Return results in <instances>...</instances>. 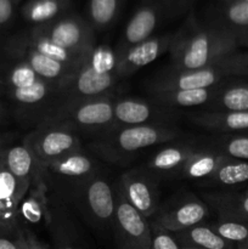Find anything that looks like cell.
<instances>
[{"label": "cell", "mask_w": 248, "mask_h": 249, "mask_svg": "<svg viewBox=\"0 0 248 249\" xmlns=\"http://www.w3.org/2000/svg\"><path fill=\"white\" fill-rule=\"evenodd\" d=\"M238 49L236 34L221 27L182 28L170 43V67L177 71H192L214 65Z\"/></svg>", "instance_id": "obj_1"}, {"label": "cell", "mask_w": 248, "mask_h": 249, "mask_svg": "<svg viewBox=\"0 0 248 249\" xmlns=\"http://www.w3.org/2000/svg\"><path fill=\"white\" fill-rule=\"evenodd\" d=\"M182 138L184 131L177 124L117 126L108 133L96 136L89 143V150L106 162L124 165L146 148Z\"/></svg>", "instance_id": "obj_2"}, {"label": "cell", "mask_w": 248, "mask_h": 249, "mask_svg": "<svg viewBox=\"0 0 248 249\" xmlns=\"http://www.w3.org/2000/svg\"><path fill=\"white\" fill-rule=\"evenodd\" d=\"M118 80L116 53L108 46H95L74 74L58 87L53 112L58 107L73 102L109 96Z\"/></svg>", "instance_id": "obj_3"}, {"label": "cell", "mask_w": 248, "mask_h": 249, "mask_svg": "<svg viewBox=\"0 0 248 249\" xmlns=\"http://www.w3.org/2000/svg\"><path fill=\"white\" fill-rule=\"evenodd\" d=\"M91 225L113 228L116 192L106 175L99 172L65 196Z\"/></svg>", "instance_id": "obj_4"}, {"label": "cell", "mask_w": 248, "mask_h": 249, "mask_svg": "<svg viewBox=\"0 0 248 249\" xmlns=\"http://www.w3.org/2000/svg\"><path fill=\"white\" fill-rule=\"evenodd\" d=\"M113 101L111 96H105L73 102L56 108L44 121L65 123L77 133L94 134L96 138L116 128Z\"/></svg>", "instance_id": "obj_5"}, {"label": "cell", "mask_w": 248, "mask_h": 249, "mask_svg": "<svg viewBox=\"0 0 248 249\" xmlns=\"http://www.w3.org/2000/svg\"><path fill=\"white\" fill-rule=\"evenodd\" d=\"M23 142L31 148L34 157L43 169L50 163L82 150L79 135L65 123L44 121L36 125Z\"/></svg>", "instance_id": "obj_6"}, {"label": "cell", "mask_w": 248, "mask_h": 249, "mask_svg": "<svg viewBox=\"0 0 248 249\" xmlns=\"http://www.w3.org/2000/svg\"><path fill=\"white\" fill-rule=\"evenodd\" d=\"M225 58L199 70L177 71L169 67L151 80L148 84V91L151 94V92L207 89V88L215 87L219 83L231 78Z\"/></svg>", "instance_id": "obj_7"}, {"label": "cell", "mask_w": 248, "mask_h": 249, "mask_svg": "<svg viewBox=\"0 0 248 249\" xmlns=\"http://www.w3.org/2000/svg\"><path fill=\"white\" fill-rule=\"evenodd\" d=\"M99 170V164L94 157L82 148L45 167L44 179L60 196L65 197L71 190L87 181Z\"/></svg>", "instance_id": "obj_8"}, {"label": "cell", "mask_w": 248, "mask_h": 249, "mask_svg": "<svg viewBox=\"0 0 248 249\" xmlns=\"http://www.w3.org/2000/svg\"><path fill=\"white\" fill-rule=\"evenodd\" d=\"M116 208L113 230L119 249H150L151 224L147 218L134 208L114 185Z\"/></svg>", "instance_id": "obj_9"}, {"label": "cell", "mask_w": 248, "mask_h": 249, "mask_svg": "<svg viewBox=\"0 0 248 249\" xmlns=\"http://www.w3.org/2000/svg\"><path fill=\"white\" fill-rule=\"evenodd\" d=\"M209 207L203 199L191 194L177 195L160 204L152 220L169 232H179L204 223L209 216Z\"/></svg>", "instance_id": "obj_10"}, {"label": "cell", "mask_w": 248, "mask_h": 249, "mask_svg": "<svg viewBox=\"0 0 248 249\" xmlns=\"http://www.w3.org/2000/svg\"><path fill=\"white\" fill-rule=\"evenodd\" d=\"M36 28L48 36L56 45L73 55L88 57L95 49L94 31L91 24L78 16H62L61 18Z\"/></svg>", "instance_id": "obj_11"}, {"label": "cell", "mask_w": 248, "mask_h": 249, "mask_svg": "<svg viewBox=\"0 0 248 249\" xmlns=\"http://www.w3.org/2000/svg\"><path fill=\"white\" fill-rule=\"evenodd\" d=\"M129 203L148 220L153 218L160 206L158 180L145 168H135L123 173L117 181Z\"/></svg>", "instance_id": "obj_12"}, {"label": "cell", "mask_w": 248, "mask_h": 249, "mask_svg": "<svg viewBox=\"0 0 248 249\" xmlns=\"http://www.w3.org/2000/svg\"><path fill=\"white\" fill-rule=\"evenodd\" d=\"M5 57L22 61L28 65L41 79L61 85L70 79L78 68L53 60L27 45L18 36H12L5 45Z\"/></svg>", "instance_id": "obj_13"}, {"label": "cell", "mask_w": 248, "mask_h": 249, "mask_svg": "<svg viewBox=\"0 0 248 249\" xmlns=\"http://www.w3.org/2000/svg\"><path fill=\"white\" fill-rule=\"evenodd\" d=\"M114 123L117 126L145 124H175L177 113L151 101L138 97H122L113 101Z\"/></svg>", "instance_id": "obj_14"}, {"label": "cell", "mask_w": 248, "mask_h": 249, "mask_svg": "<svg viewBox=\"0 0 248 249\" xmlns=\"http://www.w3.org/2000/svg\"><path fill=\"white\" fill-rule=\"evenodd\" d=\"M5 150V148H4ZM31 184L16 179L0 158V231L16 235L19 230L18 208L28 194Z\"/></svg>", "instance_id": "obj_15"}, {"label": "cell", "mask_w": 248, "mask_h": 249, "mask_svg": "<svg viewBox=\"0 0 248 249\" xmlns=\"http://www.w3.org/2000/svg\"><path fill=\"white\" fill-rule=\"evenodd\" d=\"M172 36H151L136 45L116 53V72L119 79L130 77L145 66L157 60L160 55L169 50Z\"/></svg>", "instance_id": "obj_16"}, {"label": "cell", "mask_w": 248, "mask_h": 249, "mask_svg": "<svg viewBox=\"0 0 248 249\" xmlns=\"http://www.w3.org/2000/svg\"><path fill=\"white\" fill-rule=\"evenodd\" d=\"M197 147L194 141L185 139L167 142L148 158L143 168L157 180L160 178L177 179Z\"/></svg>", "instance_id": "obj_17"}, {"label": "cell", "mask_w": 248, "mask_h": 249, "mask_svg": "<svg viewBox=\"0 0 248 249\" xmlns=\"http://www.w3.org/2000/svg\"><path fill=\"white\" fill-rule=\"evenodd\" d=\"M4 164L16 179L31 184V186L45 181L44 169L24 142L5 146Z\"/></svg>", "instance_id": "obj_18"}, {"label": "cell", "mask_w": 248, "mask_h": 249, "mask_svg": "<svg viewBox=\"0 0 248 249\" xmlns=\"http://www.w3.org/2000/svg\"><path fill=\"white\" fill-rule=\"evenodd\" d=\"M209 112L248 111V82L231 80V78L216 85L213 100L206 106Z\"/></svg>", "instance_id": "obj_19"}, {"label": "cell", "mask_w": 248, "mask_h": 249, "mask_svg": "<svg viewBox=\"0 0 248 249\" xmlns=\"http://www.w3.org/2000/svg\"><path fill=\"white\" fill-rule=\"evenodd\" d=\"M190 121L199 128L218 134L248 133V111L243 112H198Z\"/></svg>", "instance_id": "obj_20"}, {"label": "cell", "mask_w": 248, "mask_h": 249, "mask_svg": "<svg viewBox=\"0 0 248 249\" xmlns=\"http://www.w3.org/2000/svg\"><path fill=\"white\" fill-rule=\"evenodd\" d=\"M228 156L219 152L216 148L212 147H197L186 162L185 167L180 170L177 179H190L202 182L208 179L215 173V170L228 160Z\"/></svg>", "instance_id": "obj_21"}, {"label": "cell", "mask_w": 248, "mask_h": 249, "mask_svg": "<svg viewBox=\"0 0 248 249\" xmlns=\"http://www.w3.org/2000/svg\"><path fill=\"white\" fill-rule=\"evenodd\" d=\"M216 85L207 89L173 90V91L151 92V102L164 108H189V107H206L213 100Z\"/></svg>", "instance_id": "obj_22"}, {"label": "cell", "mask_w": 248, "mask_h": 249, "mask_svg": "<svg viewBox=\"0 0 248 249\" xmlns=\"http://www.w3.org/2000/svg\"><path fill=\"white\" fill-rule=\"evenodd\" d=\"M158 23V10L152 5H145L135 12L128 22L119 46L116 51L136 45L146 39L151 38Z\"/></svg>", "instance_id": "obj_23"}, {"label": "cell", "mask_w": 248, "mask_h": 249, "mask_svg": "<svg viewBox=\"0 0 248 249\" xmlns=\"http://www.w3.org/2000/svg\"><path fill=\"white\" fill-rule=\"evenodd\" d=\"M204 202L218 216L248 223V189L243 192L204 194Z\"/></svg>", "instance_id": "obj_24"}, {"label": "cell", "mask_w": 248, "mask_h": 249, "mask_svg": "<svg viewBox=\"0 0 248 249\" xmlns=\"http://www.w3.org/2000/svg\"><path fill=\"white\" fill-rule=\"evenodd\" d=\"M19 38L24 41L28 46L36 50L38 53L53 58V60L58 61L65 65L72 66V67L79 68L83 63L85 62L88 57H80V56L73 55L70 51L65 50L61 46L56 45L48 36L41 33L36 27H34L28 33L18 34Z\"/></svg>", "instance_id": "obj_25"}, {"label": "cell", "mask_w": 248, "mask_h": 249, "mask_svg": "<svg viewBox=\"0 0 248 249\" xmlns=\"http://www.w3.org/2000/svg\"><path fill=\"white\" fill-rule=\"evenodd\" d=\"M181 247L199 249H236V246L221 238L208 223L195 225L174 233Z\"/></svg>", "instance_id": "obj_26"}, {"label": "cell", "mask_w": 248, "mask_h": 249, "mask_svg": "<svg viewBox=\"0 0 248 249\" xmlns=\"http://www.w3.org/2000/svg\"><path fill=\"white\" fill-rule=\"evenodd\" d=\"M66 0H31L22 9L23 18L36 26H45L65 16Z\"/></svg>", "instance_id": "obj_27"}, {"label": "cell", "mask_w": 248, "mask_h": 249, "mask_svg": "<svg viewBox=\"0 0 248 249\" xmlns=\"http://www.w3.org/2000/svg\"><path fill=\"white\" fill-rule=\"evenodd\" d=\"M248 182V160L229 158L212 177L203 180V186L232 187Z\"/></svg>", "instance_id": "obj_28"}, {"label": "cell", "mask_w": 248, "mask_h": 249, "mask_svg": "<svg viewBox=\"0 0 248 249\" xmlns=\"http://www.w3.org/2000/svg\"><path fill=\"white\" fill-rule=\"evenodd\" d=\"M216 26L235 34L248 31V2L228 1L221 10L220 18Z\"/></svg>", "instance_id": "obj_29"}, {"label": "cell", "mask_w": 248, "mask_h": 249, "mask_svg": "<svg viewBox=\"0 0 248 249\" xmlns=\"http://www.w3.org/2000/svg\"><path fill=\"white\" fill-rule=\"evenodd\" d=\"M213 147L233 160H248V133L220 134Z\"/></svg>", "instance_id": "obj_30"}, {"label": "cell", "mask_w": 248, "mask_h": 249, "mask_svg": "<svg viewBox=\"0 0 248 249\" xmlns=\"http://www.w3.org/2000/svg\"><path fill=\"white\" fill-rule=\"evenodd\" d=\"M209 225L221 238L235 246L245 242L246 238L248 237L247 221L218 216V219L213 223H209Z\"/></svg>", "instance_id": "obj_31"}, {"label": "cell", "mask_w": 248, "mask_h": 249, "mask_svg": "<svg viewBox=\"0 0 248 249\" xmlns=\"http://www.w3.org/2000/svg\"><path fill=\"white\" fill-rule=\"evenodd\" d=\"M118 0H90L89 16L91 27L105 29L116 18Z\"/></svg>", "instance_id": "obj_32"}, {"label": "cell", "mask_w": 248, "mask_h": 249, "mask_svg": "<svg viewBox=\"0 0 248 249\" xmlns=\"http://www.w3.org/2000/svg\"><path fill=\"white\" fill-rule=\"evenodd\" d=\"M151 224V248L150 249H182L175 238L174 233L169 232L159 225L150 221Z\"/></svg>", "instance_id": "obj_33"}, {"label": "cell", "mask_w": 248, "mask_h": 249, "mask_svg": "<svg viewBox=\"0 0 248 249\" xmlns=\"http://www.w3.org/2000/svg\"><path fill=\"white\" fill-rule=\"evenodd\" d=\"M225 60L231 78L248 77V53H231Z\"/></svg>", "instance_id": "obj_34"}, {"label": "cell", "mask_w": 248, "mask_h": 249, "mask_svg": "<svg viewBox=\"0 0 248 249\" xmlns=\"http://www.w3.org/2000/svg\"><path fill=\"white\" fill-rule=\"evenodd\" d=\"M15 5L16 2L14 0H0V29L11 23L15 15Z\"/></svg>", "instance_id": "obj_35"}, {"label": "cell", "mask_w": 248, "mask_h": 249, "mask_svg": "<svg viewBox=\"0 0 248 249\" xmlns=\"http://www.w3.org/2000/svg\"><path fill=\"white\" fill-rule=\"evenodd\" d=\"M0 249H21L17 233L16 235H11V233L0 231Z\"/></svg>", "instance_id": "obj_36"}, {"label": "cell", "mask_w": 248, "mask_h": 249, "mask_svg": "<svg viewBox=\"0 0 248 249\" xmlns=\"http://www.w3.org/2000/svg\"><path fill=\"white\" fill-rule=\"evenodd\" d=\"M24 236H26V240L28 242V246L31 249H50L48 246L45 245L44 242H41L35 235H34L32 231L27 230V229H23Z\"/></svg>", "instance_id": "obj_37"}, {"label": "cell", "mask_w": 248, "mask_h": 249, "mask_svg": "<svg viewBox=\"0 0 248 249\" xmlns=\"http://www.w3.org/2000/svg\"><path fill=\"white\" fill-rule=\"evenodd\" d=\"M238 46H248V31L240 32L236 34Z\"/></svg>", "instance_id": "obj_38"}, {"label": "cell", "mask_w": 248, "mask_h": 249, "mask_svg": "<svg viewBox=\"0 0 248 249\" xmlns=\"http://www.w3.org/2000/svg\"><path fill=\"white\" fill-rule=\"evenodd\" d=\"M7 118V109L5 107L4 102L1 101V96H0V124L4 123Z\"/></svg>", "instance_id": "obj_39"}, {"label": "cell", "mask_w": 248, "mask_h": 249, "mask_svg": "<svg viewBox=\"0 0 248 249\" xmlns=\"http://www.w3.org/2000/svg\"><path fill=\"white\" fill-rule=\"evenodd\" d=\"M57 249H77V248L73 247V246H71V245H68V243L63 242V241H61V242H58Z\"/></svg>", "instance_id": "obj_40"}, {"label": "cell", "mask_w": 248, "mask_h": 249, "mask_svg": "<svg viewBox=\"0 0 248 249\" xmlns=\"http://www.w3.org/2000/svg\"><path fill=\"white\" fill-rule=\"evenodd\" d=\"M236 249H248V237L246 238L245 242H242L241 245L236 246Z\"/></svg>", "instance_id": "obj_41"}, {"label": "cell", "mask_w": 248, "mask_h": 249, "mask_svg": "<svg viewBox=\"0 0 248 249\" xmlns=\"http://www.w3.org/2000/svg\"><path fill=\"white\" fill-rule=\"evenodd\" d=\"M0 96H4V85H2L1 77H0Z\"/></svg>", "instance_id": "obj_42"}, {"label": "cell", "mask_w": 248, "mask_h": 249, "mask_svg": "<svg viewBox=\"0 0 248 249\" xmlns=\"http://www.w3.org/2000/svg\"><path fill=\"white\" fill-rule=\"evenodd\" d=\"M4 148H5V145H4V142H1V141H0V158H1V156H2V152H4Z\"/></svg>", "instance_id": "obj_43"}, {"label": "cell", "mask_w": 248, "mask_h": 249, "mask_svg": "<svg viewBox=\"0 0 248 249\" xmlns=\"http://www.w3.org/2000/svg\"><path fill=\"white\" fill-rule=\"evenodd\" d=\"M228 1H247L248 2V0H228Z\"/></svg>", "instance_id": "obj_44"}, {"label": "cell", "mask_w": 248, "mask_h": 249, "mask_svg": "<svg viewBox=\"0 0 248 249\" xmlns=\"http://www.w3.org/2000/svg\"><path fill=\"white\" fill-rule=\"evenodd\" d=\"M182 249H199V248H190V247H182Z\"/></svg>", "instance_id": "obj_45"}]
</instances>
